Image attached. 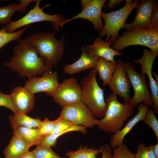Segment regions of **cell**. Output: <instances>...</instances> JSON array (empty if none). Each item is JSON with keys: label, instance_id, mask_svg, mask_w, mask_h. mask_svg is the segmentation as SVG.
Returning a JSON list of instances; mask_svg holds the SVG:
<instances>
[{"label": "cell", "instance_id": "cell-1", "mask_svg": "<svg viewBox=\"0 0 158 158\" xmlns=\"http://www.w3.org/2000/svg\"><path fill=\"white\" fill-rule=\"evenodd\" d=\"M13 49V55L4 65L28 79L37 75L50 72L52 67L40 57L35 48L25 40L20 38Z\"/></svg>", "mask_w": 158, "mask_h": 158}, {"label": "cell", "instance_id": "cell-2", "mask_svg": "<svg viewBox=\"0 0 158 158\" xmlns=\"http://www.w3.org/2000/svg\"><path fill=\"white\" fill-rule=\"evenodd\" d=\"M56 32H42L33 34L25 40L33 46L39 55L52 67H56L61 61L65 51L64 37L57 40Z\"/></svg>", "mask_w": 158, "mask_h": 158}, {"label": "cell", "instance_id": "cell-3", "mask_svg": "<svg viewBox=\"0 0 158 158\" xmlns=\"http://www.w3.org/2000/svg\"><path fill=\"white\" fill-rule=\"evenodd\" d=\"M106 109L103 117L99 120L98 128L107 133H115L121 129L124 123L133 114L134 108L128 104H123L117 95L111 93L106 100Z\"/></svg>", "mask_w": 158, "mask_h": 158}, {"label": "cell", "instance_id": "cell-4", "mask_svg": "<svg viewBox=\"0 0 158 158\" xmlns=\"http://www.w3.org/2000/svg\"><path fill=\"white\" fill-rule=\"evenodd\" d=\"M97 71L92 68L80 81L82 93L81 101L88 108L95 118H102L107 107L103 90L97 80Z\"/></svg>", "mask_w": 158, "mask_h": 158}, {"label": "cell", "instance_id": "cell-5", "mask_svg": "<svg viewBox=\"0 0 158 158\" xmlns=\"http://www.w3.org/2000/svg\"><path fill=\"white\" fill-rule=\"evenodd\" d=\"M136 45L146 46L158 54V29L151 27L133 28L119 36L112 44V48L118 51Z\"/></svg>", "mask_w": 158, "mask_h": 158}, {"label": "cell", "instance_id": "cell-6", "mask_svg": "<svg viewBox=\"0 0 158 158\" xmlns=\"http://www.w3.org/2000/svg\"><path fill=\"white\" fill-rule=\"evenodd\" d=\"M125 6L120 9L109 13L102 12L101 17L104 20V24L100 32L99 36L103 37L106 36V42L112 44L119 36L118 33L123 28L128 16L132 11L136 8L139 1L126 0Z\"/></svg>", "mask_w": 158, "mask_h": 158}, {"label": "cell", "instance_id": "cell-7", "mask_svg": "<svg viewBox=\"0 0 158 158\" xmlns=\"http://www.w3.org/2000/svg\"><path fill=\"white\" fill-rule=\"evenodd\" d=\"M41 1L35 0V4L24 16L16 21H11L6 26V30L12 32L22 27L31 23L42 21L51 22L56 32L60 31L59 27L61 28L62 23L66 19L62 15L58 13L53 15L47 14L40 7Z\"/></svg>", "mask_w": 158, "mask_h": 158}, {"label": "cell", "instance_id": "cell-8", "mask_svg": "<svg viewBox=\"0 0 158 158\" xmlns=\"http://www.w3.org/2000/svg\"><path fill=\"white\" fill-rule=\"evenodd\" d=\"M127 75L134 90V95L129 105L134 108L139 104L154 107L152 97L147 87L146 75L140 74L135 71L132 63H124Z\"/></svg>", "mask_w": 158, "mask_h": 158}, {"label": "cell", "instance_id": "cell-9", "mask_svg": "<svg viewBox=\"0 0 158 158\" xmlns=\"http://www.w3.org/2000/svg\"><path fill=\"white\" fill-rule=\"evenodd\" d=\"M60 116L75 125L92 128L97 125L95 118L87 107L81 101L62 107Z\"/></svg>", "mask_w": 158, "mask_h": 158}, {"label": "cell", "instance_id": "cell-10", "mask_svg": "<svg viewBox=\"0 0 158 158\" xmlns=\"http://www.w3.org/2000/svg\"><path fill=\"white\" fill-rule=\"evenodd\" d=\"M82 93L80 84L71 77L60 83L52 97L54 102L63 107L81 101Z\"/></svg>", "mask_w": 158, "mask_h": 158}, {"label": "cell", "instance_id": "cell-11", "mask_svg": "<svg viewBox=\"0 0 158 158\" xmlns=\"http://www.w3.org/2000/svg\"><path fill=\"white\" fill-rule=\"evenodd\" d=\"M108 85L113 93L123 98L125 104H128L131 99L130 89L131 84L127 75L124 63L118 60L112 78Z\"/></svg>", "mask_w": 158, "mask_h": 158}, {"label": "cell", "instance_id": "cell-12", "mask_svg": "<svg viewBox=\"0 0 158 158\" xmlns=\"http://www.w3.org/2000/svg\"><path fill=\"white\" fill-rule=\"evenodd\" d=\"M40 77L33 76L27 80L25 87L32 94L44 92L52 96L59 85L58 73L46 72Z\"/></svg>", "mask_w": 158, "mask_h": 158}, {"label": "cell", "instance_id": "cell-13", "mask_svg": "<svg viewBox=\"0 0 158 158\" xmlns=\"http://www.w3.org/2000/svg\"><path fill=\"white\" fill-rule=\"evenodd\" d=\"M158 55L150 50L145 49L143 50L142 57L133 61L140 64L142 74H146L148 76L154 105L153 111L157 114L158 113V84L153 78L152 71L153 63Z\"/></svg>", "mask_w": 158, "mask_h": 158}, {"label": "cell", "instance_id": "cell-14", "mask_svg": "<svg viewBox=\"0 0 158 158\" xmlns=\"http://www.w3.org/2000/svg\"><path fill=\"white\" fill-rule=\"evenodd\" d=\"M106 0H90L88 4L78 15L66 20L62 24L61 28L66 23L74 19L81 18L90 21L92 24L95 31L100 32L104 25L102 20V8Z\"/></svg>", "mask_w": 158, "mask_h": 158}, {"label": "cell", "instance_id": "cell-15", "mask_svg": "<svg viewBox=\"0 0 158 158\" xmlns=\"http://www.w3.org/2000/svg\"><path fill=\"white\" fill-rule=\"evenodd\" d=\"M157 1L145 0L138 3L136 8V14L134 20L130 23L125 24L123 28L127 31L133 28L151 27V16Z\"/></svg>", "mask_w": 158, "mask_h": 158}, {"label": "cell", "instance_id": "cell-16", "mask_svg": "<svg viewBox=\"0 0 158 158\" xmlns=\"http://www.w3.org/2000/svg\"><path fill=\"white\" fill-rule=\"evenodd\" d=\"M10 95L18 112L26 114L33 109L35 97L25 86L14 87Z\"/></svg>", "mask_w": 158, "mask_h": 158}, {"label": "cell", "instance_id": "cell-17", "mask_svg": "<svg viewBox=\"0 0 158 158\" xmlns=\"http://www.w3.org/2000/svg\"><path fill=\"white\" fill-rule=\"evenodd\" d=\"M150 106L142 104H139L138 107V112L127 123L124 128L116 131L110 138V145L113 148L123 143L125 137L135 126L143 119Z\"/></svg>", "mask_w": 158, "mask_h": 158}, {"label": "cell", "instance_id": "cell-18", "mask_svg": "<svg viewBox=\"0 0 158 158\" xmlns=\"http://www.w3.org/2000/svg\"><path fill=\"white\" fill-rule=\"evenodd\" d=\"M112 43L110 42H106L99 37H96L93 43L85 47V50L90 55L102 57L110 61L115 62L114 57L115 56H121L125 54L121 53L111 47Z\"/></svg>", "mask_w": 158, "mask_h": 158}, {"label": "cell", "instance_id": "cell-19", "mask_svg": "<svg viewBox=\"0 0 158 158\" xmlns=\"http://www.w3.org/2000/svg\"><path fill=\"white\" fill-rule=\"evenodd\" d=\"M81 49L82 54L78 60L72 64L64 66L63 70L65 74L71 75L88 69L94 68L99 57L88 54L84 46L82 47Z\"/></svg>", "mask_w": 158, "mask_h": 158}, {"label": "cell", "instance_id": "cell-20", "mask_svg": "<svg viewBox=\"0 0 158 158\" xmlns=\"http://www.w3.org/2000/svg\"><path fill=\"white\" fill-rule=\"evenodd\" d=\"M13 129V135L20 138L30 147L40 144L44 138L38 128L20 126Z\"/></svg>", "mask_w": 158, "mask_h": 158}, {"label": "cell", "instance_id": "cell-21", "mask_svg": "<svg viewBox=\"0 0 158 158\" xmlns=\"http://www.w3.org/2000/svg\"><path fill=\"white\" fill-rule=\"evenodd\" d=\"M30 147L20 138L13 135L4 149V158H19Z\"/></svg>", "mask_w": 158, "mask_h": 158}, {"label": "cell", "instance_id": "cell-22", "mask_svg": "<svg viewBox=\"0 0 158 158\" xmlns=\"http://www.w3.org/2000/svg\"><path fill=\"white\" fill-rule=\"evenodd\" d=\"M117 62L108 61L104 58L99 57L97 59L94 68L98 72L100 79L102 81L103 85H108L116 68Z\"/></svg>", "mask_w": 158, "mask_h": 158}, {"label": "cell", "instance_id": "cell-23", "mask_svg": "<svg viewBox=\"0 0 158 158\" xmlns=\"http://www.w3.org/2000/svg\"><path fill=\"white\" fill-rule=\"evenodd\" d=\"M11 126L13 128L20 126L32 128H38L42 122L39 118H31L26 114L18 113L11 115L9 117Z\"/></svg>", "mask_w": 158, "mask_h": 158}, {"label": "cell", "instance_id": "cell-24", "mask_svg": "<svg viewBox=\"0 0 158 158\" xmlns=\"http://www.w3.org/2000/svg\"><path fill=\"white\" fill-rule=\"evenodd\" d=\"M72 131H79L85 134L87 133L86 128L79 125H74L70 128L57 134H51L44 137L42 140L41 144L50 147L55 146L57 139L62 135Z\"/></svg>", "mask_w": 158, "mask_h": 158}, {"label": "cell", "instance_id": "cell-25", "mask_svg": "<svg viewBox=\"0 0 158 158\" xmlns=\"http://www.w3.org/2000/svg\"><path fill=\"white\" fill-rule=\"evenodd\" d=\"M99 153L98 149L81 146L76 151L67 152L66 155L68 158H97Z\"/></svg>", "mask_w": 158, "mask_h": 158}, {"label": "cell", "instance_id": "cell-26", "mask_svg": "<svg viewBox=\"0 0 158 158\" xmlns=\"http://www.w3.org/2000/svg\"><path fill=\"white\" fill-rule=\"evenodd\" d=\"M26 28L12 32H8L5 26L0 30V49L9 42L18 40L26 30Z\"/></svg>", "mask_w": 158, "mask_h": 158}, {"label": "cell", "instance_id": "cell-27", "mask_svg": "<svg viewBox=\"0 0 158 158\" xmlns=\"http://www.w3.org/2000/svg\"><path fill=\"white\" fill-rule=\"evenodd\" d=\"M18 5L11 3L7 6L0 7V24L7 25L15 12L18 11Z\"/></svg>", "mask_w": 158, "mask_h": 158}, {"label": "cell", "instance_id": "cell-28", "mask_svg": "<svg viewBox=\"0 0 158 158\" xmlns=\"http://www.w3.org/2000/svg\"><path fill=\"white\" fill-rule=\"evenodd\" d=\"M36 158H61L55 152L51 147L39 144L32 151Z\"/></svg>", "mask_w": 158, "mask_h": 158}, {"label": "cell", "instance_id": "cell-29", "mask_svg": "<svg viewBox=\"0 0 158 158\" xmlns=\"http://www.w3.org/2000/svg\"><path fill=\"white\" fill-rule=\"evenodd\" d=\"M142 121L152 128L158 140V120L154 112L150 108Z\"/></svg>", "mask_w": 158, "mask_h": 158}, {"label": "cell", "instance_id": "cell-30", "mask_svg": "<svg viewBox=\"0 0 158 158\" xmlns=\"http://www.w3.org/2000/svg\"><path fill=\"white\" fill-rule=\"evenodd\" d=\"M153 145L147 146L142 142H140L135 154V158H157L153 150Z\"/></svg>", "mask_w": 158, "mask_h": 158}, {"label": "cell", "instance_id": "cell-31", "mask_svg": "<svg viewBox=\"0 0 158 158\" xmlns=\"http://www.w3.org/2000/svg\"><path fill=\"white\" fill-rule=\"evenodd\" d=\"M111 158H135V154L130 151L126 145L123 143L114 148L113 154Z\"/></svg>", "mask_w": 158, "mask_h": 158}, {"label": "cell", "instance_id": "cell-32", "mask_svg": "<svg viewBox=\"0 0 158 158\" xmlns=\"http://www.w3.org/2000/svg\"><path fill=\"white\" fill-rule=\"evenodd\" d=\"M56 123V120H49L46 118L42 121V123L38 128L41 135L44 138L51 134L53 132Z\"/></svg>", "mask_w": 158, "mask_h": 158}, {"label": "cell", "instance_id": "cell-33", "mask_svg": "<svg viewBox=\"0 0 158 158\" xmlns=\"http://www.w3.org/2000/svg\"><path fill=\"white\" fill-rule=\"evenodd\" d=\"M74 125H75L71 122L60 116L56 119V123L54 129L51 134H58Z\"/></svg>", "mask_w": 158, "mask_h": 158}, {"label": "cell", "instance_id": "cell-34", "mask_svg": "<svg viewBox=\"0 0 158 158\" xmlns=\"http://www.w3.org/2000/svg\"><path fill=\"white\" fill-rule=\"evenodd\" d=\"M0 106L4 107L10 109L14 114L18 113L10 95L4 94L0 91Z\"/></svg>", "mask_w": 158, "mask_h": 158}, {"label": "cell", "instance_id": "cell-35", "mask_svg": "<svg viewBox=\"0 0 158 158\" xmlns=\"http://www.w3.org/2000/svg\"><path fill=\"white\" fill-rule=\"evenodd\" d=\"M151 27L158 29V3L157 1L153 8L150 19Z\"/></svg>", "mask_w": 158, "mask_h": 158}, {"label": "cell", "instance_id": "cell-36", "mask_svg": "<svg viewBox=\"0 0 158 158\" xmlns=\"http://www.w3.org/2000/svg\"><path fill=\"white\" fill-rule=\"evenodd\" d=\"M102 154V158H111L112 153L111 147L110 145L104 144L100 146L98 149Z\"/></svg>", "mask_w": 158, "mask_h": 158}, {"label": "cell", "instance_id": "cell-37", "mask_svg": "<svg viewBox=\"0 0 158 158\" xmlns=\"http://www.w3.org/2000/svg\"><path fill=\"white\" fill-rule=\"evenodd\" d=\"M34 0H20V3L18 4V10L19 13H24L26 10V8L28 5L32 1H35Z\"/></svg>", "mask_w": 158, "mask_h": 158}, {"label": "cell", "instance_id": "cell-38", "mask_svg": "<svg viewBox=\"0 0 158 158\" xmlns=\"http://www.w3.org/2000/svg\"><path fill=\"white\" fill-rule=\"evenodd\" d=\"M122 1V0H110L107 6L108 9H112L115 6H116Z\"/></svg>", "mask_w": 158, "mask_h": 158}, {"label": "cell", "instance_id": "cell-39", "mask_svg": "<svg viewBox=\"0 0 158 158\" xmlns=\"http://www.w3.org/2000/svg\"><path fill=\"white\" fill-rule=\"evenodd\" d=\"M19 158H36L32 152L29 150L25 152Z\"/></svg>", "mask_w": 158, "mask_h": 158}, {"label": "cell", "instance_id": "cell-40", "mask_svg": "<svg viewBox=\"0 0 158 158\" xmlns=\"http://www.w3.org/2000/svg\"><path fill=\"white\" fill-rule=\"evenodd\" d=\"M154 145H152L154 153L157 158H158V141Z\"/></svg>", "mask_w": 158, "mask_h": 158}, {"label": "cell", "instance_id": "cell-41", "mask_svg": "<svg viewBox=\"0 0 158 158\" xmlns=\"http://www.w3.org/2000/svg\"><path fill=\"white\" fill-rule=\"evenodd\" d=\"M90 1V0H82L81 1V5L82 9L88 4Z\"/></svg>", "mask_w": 158, "mask_h": 158}, {"label": "cell", "instance_id": "cell-42", "mask_svg": "<svg viewBox=\"0 0 158 158\" xmlns=\"http://www.w3.org/2000/svg\"><path fill=\"white\" fill-rule=\"evenodd\" d=\"M0 158H2L0 157Z\"/></svg>", "mask_w": 158, "mask_h": 158}]
</instances>
